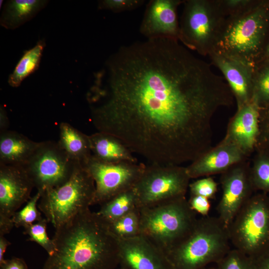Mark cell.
Masks as SVG:
<instances>
[{"label": "cell", "mask_w": 269, "mask_h": 269, "mask_svg": "<svg viewBox=\"0 0 269 269\" xmlns=\"http://www.w3.org/2000/svg\"><path fill=\"white\" fill-rule=\"evenodd\" d=\"M95 77L87 97L95 127L150 163L178 165L205 153L208 122L233 100L209 63L170 38L121 47Z\"/></svg>", "instance_id": "1"}, {"label": "cell", "mask_w": 269, "mask_h": 269, "mask_svg": "<svg viewBox=\"0 0 269 269\" xmlns=\"http://www.w3.org/2000/svg\"><path fill=\"white\" fill-rule=\"evenodd\" d=\"M55 250L42 269H116L118 239L108 223L90 209L55 228Z\"/></svg>", "instance_id": "2"}, {"label": "cell", "mask_w": 269, "mask_h": 269, "mask_svg": "<svg viewBox=\"0 0 269 269\" xmlns=\"http://www.w3.org/2000/svg\"><path fill=\"white\" fill-rule=\"evenodd\" d=\"M269 29V2L255 1L243 11L226 17L212 52L255 67L263 55Z\"/></svg>", "instance_id": "3"}, {"label": "cell", "mask_w": 269, "mask_h": 269, "mask_svg": "<svg viewBox=\"0 0 269 269\" xmlns=\"http://www.w3.org/2000/svg\"><path fill=\"white\" fill-rule=\"evenodd\" d=\"M228 228L218 217L202 216L166 256L172 269H203L231 250Z\"/></svg>", "instance_id": "4"}, {"label": "cell", "mask_w": 269, "mask_h": 269, "mask_svg": "<svg viewBox=\"0 0 269 269\" xmlns=\"http://www.w3.org/2000/svg\"><path fill=\"white\" fill-rule=\"evenodd\" d=\"M139 210L140 235L165 255L189 233L198 219L185 196Z\"/></svg>", "instance_id": "5"}, {"label": "cell", "mask_w": 269, "mask_h": 269, "mask_svg": "<svg viewBox=\"0 0 269 269\" xmlns=\"http://www.w3.org/2000/svg\"><path fill=\"white\" fill-rule=\"evenodd\" d=\"M95 194L92 177L78 163L69 180L41 194L38 208L55 229L89 209L93 205Z\"/></svg>", "instance_id": "6"}, {"label": "cell", "mask_w": 269, "mask_h": 269, "mask_svg": "<svg viewBox=\"0 0 269 269\" xmlns=\"http://www.w3.org/2000/svg\"><path fill=\"white\" fill-rule=\"evenodd\" d=\"M180 41L203 56L212 52L226 18L218 0H184Z\"/></svg>", "instance_id": "7"}, {"label": "cell", "mask_w": 269, "mask_h": 269, "mask_svg": "<svg viewBox=\"0 0 269 269\" xmlns=\"http://www.w3.org/2000/svg\"><path fill=\"white\" fill-rule=\"evenodd\" d=\"M231 244L256 259L269 249V198L251 196L228 227Z\"/></svg>", "instance_id": "8"}, {"label": "cell", "mask_w": 269, "mask_h": 269, "mask_svg": "<svg viewBox=\"0 0 269 269\" xmlns=\"http://www.w3.org/2000/svg\"><path fill=\"white\" fill-rule=\"evenodd\" d=\"M190 178L186 167L150 163L134 187L139 208L185 196Z\"/></svg>", "instance_id": "9"}, {"label": "cell", "mask_w": 269, "mask_h": 269, "mask_svg": "<svg viewBox=\"0 0 269 269\" xmlns=\"http://www.w3.org/2000/svg\"><path fill=\"white\" fill-rule=\"evenodd\" d=\"M78 163L69 157L58 142L48 140L40 142L22 166L41 195L69 180Z\"/></svg>", "instance_id": "10"}, {"label": "cell", "mask_w": 269, "mask_h": 269, "mask_svg": "<svg viewBox=\"0 0 269 269\" xmlns=\"http://www.w3.org/2000/svg\"><path fill=\"white\" fill-rule=\"evenodd\" d=\"M95 184L93 205H101L115 195L134 188L145 165L133 162L107 163L93 155L82 165Z\"/></svg>", "instance_id": "11"}, {"label": "cell", "mask_w": 269, "mask_h": 269, "mask_svg": "<svg viewBox=\"0 0 269 269\" xmlns=\"http://www.w3.org/2000/svg\"><path fill=\"white\" fill-rule=\"evenodd\" d=\"M33 184L22 166L0 164V236L14 227L12 217L31 198Z\"/></svg>", "instance_id": "12"}, {"label": "cell", "mask_w": 269, "mask_h": 269, "mask_svg": "<svg viewBox=\"0 0 269 269\" xmlns=\"http://www.w3.org/2000/svg\"><path fill=\"white\" fill-rule=\"evenodd\" d=\"M221 177L222 194L217 206L218 218L228 228L239 211L251 197L250 174L240 166L229 169Z\"/></svg>", "instance_id": "13"}, {"label": "cell", "mask_w": 269, "mask_h": 269, "mask_svg": "<svg viewBox=\"0 0 269 269\" xmlns=\"http://www.w3.org/2000/svg\"><path fill=\"white\" fill-rule=\"evenodd\" d=\"M118 240L121 269H172L165 254L142 236Z\"/></svg>", "instance_id": "14"}, {"label": "cell", "mask_w": 269, "mask_h": 269, "mask_svg": "<svg viewBox=\"0 0 269 269\" xmlns=\"http://www.w3.org/2000/svg\"><path fill=\"white\" fill-rule=\"evenodd\" d=\"M184 0H151L148 2L139 31L148 38L166 37L179 41L177 8Z\"/></svg>", "instance_id": "15"}, {"label": "cell", "mask_w": 269, "mask_h": 269, "mask_svg": "<svg viewBox=\"0 0 269 269\" xmlns=\"http://www.w3.org/2000/svg\"><path fill=\"white\" fill-rule=\"evenodd\" d=\"M212 63L223 73L238 104V109L252 99L255 67L241 60L216 52L211 53Z\"/></svg>", "instance_id": "16"}, {"label": "cell", "mask_w": 269, "mask_h": 269, "mask_svg": "<svg viewBox=\"0 0 269 269\" xmlns=\"http://www.w3.org/2000/svg\"><path fill=\"white\" fill-rule=\"evenodd\" d=\"M245 154L226 137L219 146L204 153L186 167L191 178L219 172H224L239 162Z\"/></svg>", "instance_id": "17"}, {"label": "cell", "mask_w": 269, "mask_h": 269, "mask_svg": "<svg viewBox=\"0 0 269 269\" xmlns=\"http://www.w3.org/2000/svg\"><path fill=\"white\" fill-rule=\"evenodd\" d=\"M260 108L253 99L238 109L227 137L245 154L252 150L259 134Z\"/></svg>", "instance_id": "18"}, {"label": "cell", "mask_w": 269, "mask_h": 269, "mask_svg": "<svg viewBox=\"0 0 269 269\" xmlns=\"http://www.w3.org/2000/svg\"><path fill=\"white\" fill-rule=\"evenodd\" d=\"M39 143L15 131L0 133V164L23 166Z\"/></svg>", "instance_id": "19"}, {"label": "cell", "mask_w": 269, "mask_h": 269, "mask_svg": "<svg viewBox=\"0 0 269 269\" xmlns=\"http://www.w3.org/2000/svg\"><path fill=\"white\" fill-rule=\"evenodd\" d=\"M89 136L92 155L98 160L107 163L137 162L133 152L116 136L101 132Z\"/></svg>", "instance_id": "20"}, {"label": "cell", "mask_w": 269, "mask_h": 269, "mask_svg": "<svg viewBox=\"0 0 269 269\" xmlns=\"http://www.w3.org/2000/svg\"><path fill=\"white\" fill-rule=\"evenodd\" d=\"M47 0H9L4 5L0 18V25L15 29L31 20L48 3Z\"/></svg>", "instance_id": "21"}, {"label": "cell", "mask_w": 269, "mask_h": 269, "mask_svg": "<svg viewBox=\"0 0 269 269\" xmlns=\"http://www.w3.org/2000/svg\"><path fill=\"white\" fill-rule=\"evenodd\" d=\"M59 130L60 147L71 159L84 164L92 155L89 135L66 122L60 124Z\"/></svg>", "instance_id": "22"}, {"label": "cell", "mask_w": 269, "mask_h": 269, "mask_svg": "<svg viewBox=\"0 0 269 269\" xmlns=\"http://www.w3.org/2000/svg\"><path fill=\"white\" fill-rule=\"evenodd\" d=\"M100 206L97 213L108 223L139 208L134 188L115 195Z\"/></svg>", "instance_id": "23"}, {"label": "cell", "mask_w": 269, "mask_h": 269, "mask_svg": "<svg viewBox=\"0 0 269 269\" xmlns=\"http://www.w3.org/2000/svg\"><path fill=\"white\" fill-rule=\"evenodd\" d=\"M45 46V41L40 40L34 47L24 51L13 72L9 75V86L14 88L19 87L27 77L38 68Z\"/></svg>", "instance_id": "24"}, {"label": "cell", "mask_w": 269, "mask_h": 269, "mask_svg": "<svg viewBox=\"0 0 269 269\" xmlns=\"http://www.w3.org/2000/svg\"><path fill=\"white\" fill-rule=\"evenodd\" d=\"M252 99L260 108L269 104V61H263L255 66Z\"/></svg>", "instance_id": "25"}, {"label": "cell", "mask_w": 269, "mask_h": 269, "mask_svg": "<svg viewBox=\"0 0 269 269\" xmlns=\"http://www.w3.org/2000/svg\"><path fill=\"white\" fill-rule=\"evenodd\" d=\"M140 210L136 208L108 224L117 238L126 239L140 235Z\"/></svg>", "instance_id": "26"}, {"label": "cell", "mask_w": 269, "mask_h": 269, "mask_svg": "<svg viewBox=\"0 0 269 269\" xmlns=\"http://www.w3.org/2000/svg\"><path fill=\"white\" fill-rule=\"evenodd\" d=\"M40 197L41 193L37 191L24 207L14 214L12 217L14 227L25 228L42 219L41 212L38 208V202Z\"/></svg>", "instance_id": "27"}, {"label": "cell", "mask_w": 269, "mask_h": 269, "mask_svg": "<svg viewBox=\"0 0 269 269\" xmlns=\"http://www.w3.org/2000/svg\"><path fill=\"white\" fill-rule=\"evenodd\" d=\"M48 222L45 218L24 228L23 234L28 236L27 241L36 243L47 253L48 256L55 251V247L52 239H50L47 233Z\"/></svg>", "instance_id": "28"}, {"label": "cell", "mask_w": 269, "mask_h": 269, "mask_svg": "<svg viewBox=\"0 0 269 269\" xmlns=\"http://www.w3.org/2000/svg\"><path fill=\"white\" fill-rule=\"evenodd\" d=\"M216 265L217 269H256L255 259L235 249H231Z\"/></svg>", "instance_id": "29"}, {"label": "cell", "mask_w": 269, "mask_h": 269, "mask_svg": "<svg viewBox=\"0 0 269 269\" xmlns=\"http://www.w3.org/2000/svg\"><path fill=\"white\" fill-rule=\"evenodd\" d=\"M250 177L253 188L269 193V159H259L250 173Z\"/></svg>", "instance_id": "30"}, {"label": "cell", "mask_w": 269, "mask_h": 269, "mask_svg": "<svg viewBox=\"0 0 269 269\" xmlns=\"http://www.w3.org/2000/svg\"><path fill=\"white\" fill-rule=\"evenodd\" d=\"M190 195L201 196L208 199L214 197L217 190L216 182L211 177L198 179L190 183Z\"/></svg>", "instance_id": "31"}, {"label": "cell", "mask_w": 269, "mask_h": 269, "mask_svg": "<svg viewBox=\"0 0 269 269\" xmlns=\"http://www.w3.org/2000/svg\"><path fill=\"white\" fill-rule=\"evenodd\" d=\"M143 2L142 0H102L99 1L98 8L121 12L136 9Z\"/></svg>", "instance_id": "32"}, {"label": "cell", "mask_w": 269, "mask_h": 269, "mask_svg": "<svg viewBox=\"0 0 269 269\" xmlns=\"http://www.w3.org/2000/svg\"><path fill=\"white\" fill-rule=\"evenodd\" d=\"M226 17L241 12L251 6L252 0H218Z\"/></svg>", "instance_id": "33"}, {"label": "cell", "mask_w": 269, "mask_h": 269, "mask_svg": "<svg viewBox=\"0 0 269 269\" xmlns=\"http://www.w3.org/2000/svg\"><path fill=\"white\" fill-rule=\"evenodd\" d=\"M191 209L196 213H198L202 216H207L211 208V204L209 199L197 195H190L188 200Z\"/></svg>", "instance_id": "34"}, {"label": "cell", "mask_w": 269, "mask_h": 269, "mask_svg": "<svg viewBox=\"0 0 269 269\" xmlns=\"http://www.w3.org/2000/svg\"><path fill=\"white\" fill-rule=\"evenodd\" d=\"M0 269H28L25 262L21 258L13 257L5 260L0 265Z\"/></svg>", "instance_id": "35"}, {"label": "cell", "mask_w": 269, "mask_h": 269, "mask_svg": "<svg viewBox=\"0 0 269 269\" xmlns=\"http://www.w3.org/2000/svg\"><path fill=\"white\" fill-rule=\"evenodd\" d=\"M256 269H269V249L255 259Z\"/></svg>", "instance_id": "36"}, {"label": "cell", "mask_w": 269, "mask_h": 269, "mask_svg": "<svg viewBox=\"0 0 269 269\" xmlns=\"http://www.w3.org/2000/svg\"><path fill=\"white\" fill-rule=\"evenodd\" d=\"M9 122L6 112L4 108L0 106V133L7 131Z\"/></svg>", "instance_id": "37"}, {"label": "cell", "mask_w": 269, "mask_h": 269, "mask_svg": "<svg viewBox=\"0 0 269 269\" xmlns=\"http://www.w3.org/2000/svg\"><path fill=\"white\" fill-rule=\"evenodd\" d=\"M260 109L264 110V113L261 114V115H264V130L265 133V137L266 139H268L269 140V104L266 106L260 108Z\"/></svg>", "instance_id": "38"}, {"label": "cell", "mask_w": 269, "mask_h": 269, "mask_svg": "<svg viewBox=\"0 0 269 269\" xmlns=\"http://www.w3.org/2000/svg\"><path fill=\"white\" fill-rule=\"evenodd\" d=\"M10 244V242L4 237V236H0V265L5 260L4 258V254L7 248Z\"/></svg>", "instance_id": "39"}, {"label": "cell", "mask_w": 269, "mask_h": 269, "mask_svg": "<svg viewBox=\"0 0 269 269\" xmlns=\"http://www.w3.org/2000/svg\"><path fill=\"white\" fill-rule=\"evenodd\" d=\"M266 61H269V41L266 45L262 58L258 63Z\"/></svg>", "instance_id": "40"}, {"label": "cell", "mask_w": 269, "mask_h": 269, "mask_svg": "<svg viewBox=\"0 0 269 269\" xmlns=\"http://www.w3.org/2000/svg\"><path fill=\"white\" fill-rule=\"evenodd\" d=\"M203 269H217L216 268H204Z\"/></svg>", "instance_id": "41"}, {"label": "cell", "mask_w": 269, "mask_h": 269, "mask_svg": "<svg viewBox=\"0 0 269 269\" xmlns=\"http://www.w3.org/2000/svg\"></svg>", "instance_id": "42"}]
</instances>
